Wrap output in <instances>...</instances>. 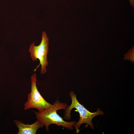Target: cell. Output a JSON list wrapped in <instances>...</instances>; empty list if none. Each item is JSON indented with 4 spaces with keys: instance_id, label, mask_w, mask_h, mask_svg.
Returning <instances> with one entry per match:
<instances>
[{
    "instance_id": "cell-1",
    "label": "cell",
    "mask_w": 134,
    "mask_h": 134,
    "mask_svg": "<svg viewBox=\"0 0 134 134\" xmlns=\"http://www.w3.org/2000/svg\"><path fill=\"white\" fill-rule=\"evenodd\" d=\"M68 106L66 103L61 102L57 100L48 109L41 112H34L37 120L45 126L46 130L48 132L49 126L55 124L58 126H62L67 129L72 130L73 125L76 123L75 121L67 122L57 113V111L61 109H65Z\"/></svg>"
},
{
    "instance_id": "cell-2",
    "label": "cell",
    "mask_w": 134,
    "mask_h": 134,
    "mask_svg": "<svg viewBox=\"0 0 134 134\" xmlns=\"http://www.w3.org/2000/svg\"><path fill=\"white\" fill-rule=\"evenodd\" d=\"M69 95L71 99V104L68 105L65 109L64 119L67 120H70L71 111L73 108H75L76 110L74 111L78 112L80 115L79 121L73 125L76 130V133H79L80 126L83 123H86L90 127L91 129H94V126L92 122V119L96 116L103 115V112L98 109L95 112H90L78 101L76 95L73 91H70Z\"/></svg>"
},
{
    "instance_id": "cell-3",
    "label": "cell",
    "mask_w": 134,
    "mask_h": 134,
    "mask_svg": "<svg viewBox=\"0 0 134 134\" xmlns=\"http://www.w3.org/2000/svg\"><path fill=\"white\" fill-rule=\"evenodd\" d=\"M49 38L45 32L42 33L41 40L40 44L37 46L35 45L33 42L30 45L29 52L32 60L36 61L37 59L39 61V64L34 70L41 66L40 72L43 75L47 72V67L48 65L47 55L49 51Z\"/></svg>"
},
{
    "instance_id": "cell-4",
    "label": "cell",
    "mask_w": 134,
    "mask_h": 134,
    "mask_svg": "<svg viewBox=\"0 0 134 134\" xmlns=\"http://www.w3.org/2000/svg\"><path fill=\"white\" fill-rule=\"evenodd\" d=\"M31 90L28 96V100L25 104V110L35 108L39 112H43L50 108L52 104L46 101L38 91L36 86V75L34 73L31 77Z\"/></svg>"
},
{
    "instance_id": "cell-5",
    "label": "cell",
    "mask_w": 134,
    "mask_h": 134,
    "mask_svg": "<svg viewBox=\"0 0 134 134\" xmlns=\"http://www.w3.org/2000/svg\"><path fill=\"white\" fill-rule=\"evenodd\" d=\"M13 122L18 129L17 134H35L38 129L43 128L44 125L40 122L37 120L32 124H25L17 120Z\"/></svg>"
},
{
    "instance_id": "cell-6",
    "label": "cell",
    "mask_w": 134,
    "mask_h": 134,
    "mask_svg": "<svg viewBox=\"0 0 134 134\" xmlns=\"http://www.w3.org/2000/svg\"><path fill=\"white\" fill-rule=\"evenodd\" d=\"M130 3L132 5H134V0H129Z\"/></svg>"
}]
</instances>
